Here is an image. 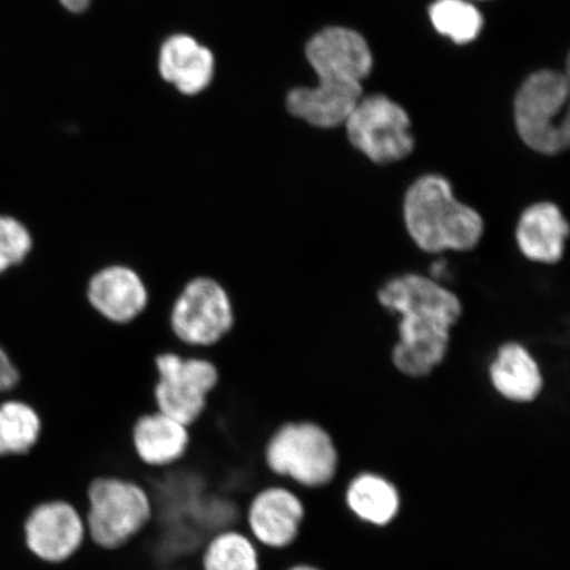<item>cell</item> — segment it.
Wrapping results in <instances>:
<instances>
[{
  "label": "cell",
  "instance_id": "6da1fadb",
  "mask_svg": "<svg viewBox=\"0 0 570 570\" xmlns=\"http://www.w3.org/2000/svg\"><path fill=\"white\" fill-rule=\"evenodd\" d=\"M377 302L401 316L392 351L399 372L411 377L432 374L445 361L452 327L462 316L459 296L431 277L405 274L384 284Z\"/></svg>",
  "mask_w": 570,
  "mask_h": 570
},
{
  "label": "cell",
  "instance_id": "7a4b0ae2",
  "mask_svg": "<svg viewBox=\"0 0 570 570\" xmlns=\"http://www.w3.org/2000/svg\"><path fill=\"white\" fill-rule=\"evenodd\" d=\"M306 59L316 70L318 85L292 90L289 112L321 128L345 124L362 99V80L373 68L367 42L348 28H326L306 46Z\"/></svg>",
  "mask_w": 570,
  "mask_h": 570
},
{
  "label": "cell",
  "instance_id": "3957f363",
  "mask_svg": "<svg viewBox=\"0 0 570 570\" xmlns=\"http://www.w3.org/2000/svg\"><path fill=\"white\" fill-rule=\"evenodd\" d=\"M403 217L410 237L428 254L472 252L484 233L481 214L455 198L452 184L440 175H425L411 185Z\"/></svg>",
  "mask_w": 570,
  "mask_h": 570
},
{
  "label": "cell",
  "instance_id": "277c9868",
  "mask_svg": "<svg viewBox=\"0 0 570 570\" xmlns=\"http://www.w3.org/2000/svg\"><path fill=\"white\" fill-rule=\"evenodd\" d=\"M263 462L276 481L313 490L334 480L340 455L325 428L302 420L282 423L269 433Z\"/></svg>",
  "mask_w": 570,
  "mask_h": 570
},
{
  "label": "cell",
  "instance_id": "5b68a950",
  "mask_svg": "<svg viewBox=\"0 0 570 570\" xmlns=\"http://www.w3.org/2000/svg\"><path fill=\"white\" fill-rule=\"evenodd\" d=\"M153 517V499L145 484L118 475L96 476L89 483L83 519L92 546L119 550L140 537Z\"/></svg>",
  "mask_w": 570,
  "mask_h": 570
},
{
  "label": "cell",
  "instance_id": "8992f818",
  "mask_svg": "<svg viewBox=\"0 0 570 570\" xmlns=\"http://www.w3.org/2000/svg\"><path fill=\"white\" fill-rule=\"evenodd\" d=\"M569 81L558 71L541 70L527 78L515 101L520 138L533 151L558 155L569 146Z\"/></svg>",
  "mask_w": 570,
  "mask_h": 570
},
{
  "label": "cell",
  "instance_id": "52a82bcc",
  "mask_svg": "<svg viewBox=\"0 0 570 570\" xmlns=\"http://www.w3.org/2000/svg\"><path fill=\"white\" fill-rule=\"evenodd\" d=\"M158 380L151 391L155 410L194 426L208 410L212 394L218 387L219 373L204 358H185L164 353L155 360Z\"/></svg>",
  "mask_w": 570,
  "mask_h": 570
},
{
  "label": "cell",
  "instance_id": "ba28073f",
  "mask_svg": "<svg viewBox=\"0 0 570 570\" xmlns=\"http://www.w3.org/2000/svg\"><path fill=\"white\" fill-rule=\"evenodd\" d=\"M345 126L352 145L380 166L407 158L415 147L407 112L384 96L362 98Z\"/></svg>",
  "mask_w": 570,
  "mask_h": 570
},
{
  "label": "cell",
  "instance_id": "9c48e42d",
  "mask_svg": "<svg viewBox=\"0 0 570 570\" xmlns=\"http://www.w3.org/2000/svg\"><path fill=\"white\" fill-rule=\"evenodd\" d=\"M234 308L224 285L209 276L191 279L170 312L175 336L190 346H212L234 326Z\"/></svg>",
  "mask_w": 570,
  "mask_h": 570
},
{
  "label": "cell",
  "instance_id": "30bf717a",
  "mask_svg": "<svg viewBox=\"0 0 570 570\" xmlns=\"http://www.w3.org/2000/svg\"><path fill=\"white\" fill-rule=\"evenodd\" d=\"M24 547L36 560L60 566L81 551L88 541L81 510L63 499L35 504L23 522Z\"/></svg>",
  "mask_w": 570,
  "mask_h": 570
},
{
  "label": "cell",
  "instance_id": "8fae6325",
  "mask_svg": "<svg viewBox=\"0 0 570 570\" xmlns=\"http://www.w3.org/2000/svg\"><path fill=\"white\" fill-rule=\"evenodd\" d=\"M306 504L297 489L284 482L266 484L249 499L245 531L263 550H288L302 538Z\"/></svg>",
  "mask_w": 570,
  "mask_h": 570
},
{
  "label": "cell",
  "instance_id": "7c38bea8",
  "mask_svg": "<svg viewBox=\"0 0 570 570\" xmlns=\"http://www.w3.org/2000/svg\"><path fill=\"white\" fill-rule=\"evenodd\" d=\"M88 301L98 315L114 324L137 320L148 305V289L137 271L112 265L97 271L88 284Z\"/></svg>",
  "mask_w": 570,
  "mask_h": 570
},
{
  "label": "cell",
  "instance_id": "4fadbf2b",
  "mask_svg": "<svg viewBox=\"0 0 570 570\" xmlns=\"http://www.w3.org/2000/svg\"><path fill=\"white\" fill-rule=\"evenodd\" d=\"M190 428L158 410L141 413L131 426L135 455L149 469H166L184 460L190 446Z\"/></svg>",
  "mask_w": 570,
  "mask_h": 570
},
{
  "label": "cell",
  "instance_id": "5bb4252c",
  "mask_svg": "<svg viewBox=\"0 0 570 570\" xmlns=\"http://www.w3.org/2000/svg\"><path fill=\"white\" fill-rule=\"evenodd\" d=\"M515 237L524 258L540 265H558L564 256L569 224L558 205L534 203L520 214Z\"/></svg>",
  "mask_w": 570,
  "mask_h": 570
},
{
  "label": "cell",
  "instance_id": "9a60e30c",
  "mask_svg": "<svg viewBox=\"0 0 570 570\" xmlns=\"http://www.w3.org/2000/svg\"><path fill=\"white\" fill-rule=\"evenodd\" d=\"M159 70L164 80L183 95L196 96L213 80L214 57L190 36L175 35L160 49Z\"/></svg>",
  "mask_w": 570,
  "mask_h": 570
},
{
  "label": "cell",
  "instance_id": "2e32d148",
  "mask_svg": "<svg viewBox=\"0 0 570 570\" xmlns=\"http://www.w3.org/2000/svg\"><path fill=\"white\" fill-rule=\"evenodd\" d=\"M490 381L498 394L512 403L537 401L544 386L537 360L518 342L498 348L490 365Z\"/></svg>",
  "mask_w": 570,
  "mask_h": 570
},
{
  "label": "cell",
  "instance_id": "e0dca14e",
  "mask_svg": "<svg viewBox=\"0 0 570 570\" xmlns=\"http://www.w3.org/2000/svg\"><path fill=\"white\" fill-rule=\"evenodd\" d=\"M347 509L361 522L386 527L394 522L402 508L397 488L386 476L373 472L360 473L347 484Z\"/></svg>",
  "mask_w": 570,
  "mask_h": 570
},
{
  "label": "cell",
  "instance_id": "ac0fdd59",
  "mask_svg": "<svg viewBox=\"0 0 570 570\" xmlns=\"http://www.w3.org/2000/svg\"><path fill=\"white\" fill-rule=\"evenodd\" d=\"M199 570H261V547L245 530L212 534L198 556Z\"/></svg>",
  "mask_w": 570,
  "mask_h": 570
},
{
  "label": "cell",
  "instance_id": "d6986e66",
  "mask_svg": "<svg viewBox=\"0 0 570 570\" xmlns=\"http://www.w3.org/2000/svg\"><path fill=\"white\" fill-rule=\"evenodd\" d=\"M45 432L40 413L31 404L11 401L0 405V455L30 454Z\"/></svg>",
  "mask_w": 570,
  "mask_h": 570
},
{
  "label": "cell",
  "instance_id": "ffe728a7",
  "mask_svg": "<svg viewBox=\"0 0 570 570\" xmlns=\"http://www.w3.org/2000/svg\"><path fill=\"white\" fill-rule=\"evenodd\" d=\"M430 16L434 28L458 45L473 41L482 30L481 13L465 0H438Z\"/></svg>",
  "mask_w": 570,
  "mask_h": 570
},
{
  "label": "cell",
  "instance_id": "44dd1931",
  "mask_svg": "<svg viewBox=\"0 0 570 570\" xmlns=\"http://www.w3.org/2000/svg\"><path fill=\"white\" fill-rule=\"evenodd\" d=\"M32 249L31 233L12 217H0V274L20 265Z\"/></svg>",
  "mask_w": 570,
  "mask_h": 570
},
{
  "label": "cell",
  "instance_id": "7402d4cb",
  "mask_svg": "<svg viewBox=\"0 0 570 570\" xmlns=\"http://www.w3.org/2000/svg\"><path fill=\"white\" fill-rule=\"evenodd\" d=\"M20 374L18 368L13 366L10 356L0 348V391H10L18 386Z\"/></svg>",
  "mask_w": 570,
  "mask_h": 570
},
{
  "label": "cell",
  "instance_id": "603a6c76",
  "mask_svg": "<svg viewBox=\"0 0 570 570\" xmlns=\"http://www.w3.org/2000/svg\"><path fill=\"white\" fill-rule=\"evenodd\" d=\"M91 0H60V3L70 12L80 13L88 10Z\"/></svg>",
  "mask_w": 570,
  "mask_h": 570
},
{
  "label": "cell",
  "instance_id": "cb8c5ba5",
  "mask_svg": "<svg viewBox=\"0 0 570 570\" xmlns=\"http://www.w3.org/2000/svg\"><path fill=\"white\" fill-rule=\"evenodd\" d=\"M283 570H323V569L318 568L317 566L311 564V562L297 561V562H294V564H291Z\"/></svg>",
  "mask_w": 570,
  "mask_h": 570
},
{
  "label": "cell",
  "instance_id": "d4e9b609",
  "mask_svg": "<svg viewBox=\"0 0 570 570\" xmlns=\"http://www.w3.org/2000/svg\"><path fill=\"white\" fill-rule=\"evenodd\" d=\"M169 570H188V569H169Z\"/></svg>",
  "mask_w": 570,
  "mask_h": 570
}]
</instances>
